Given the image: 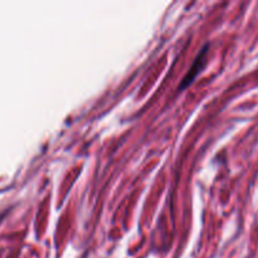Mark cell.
Listing matches in <instances>:
<instances>
[{
  "instance_id": "6da1fadb",
  "label": "cell",
  "mask_w": 258,
  "mask_h": 258,
  "mask_svg": "<svg viewBox=\"0 0 258 258\" xmlns=\"http://www.w3.org/2000/svg\"><path fill=\"white\" fill-rule=\"evenodd\" d=\"M207 48H208V44L204 45V48L201 50V53H199V54L197 55L196 60H194V62H193V66H191V68H190V70H189L188 75H186L185 77H184L183 82H181L180 90H183L184 87H186V86H188L189 83H190L191 81L194 80V77H196V76L198 75L199 71H201L202 68H203V66L206 64V55H207V52H208V50H207Z\"/></svg>"
}]
</instances>
